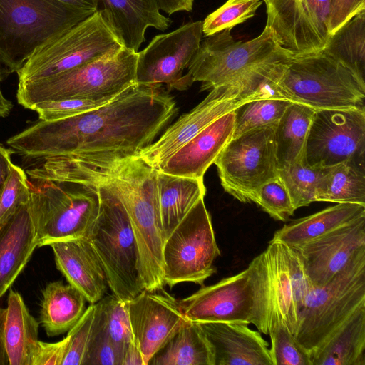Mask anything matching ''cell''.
Listing matches in <instances>:
<instances>
[{"mask_svg":"<svg viewBox=\"0 0 365 365\" xmlns=\"http://www.w3.org/2000/svg\"><path fill=\"white\" fill-rule=\"evenodd\" d=\"M177 110L162 88L135 83L109 102L58 120H39L7 140L19 154L43 162L33 180L96 186L116 165L138 156Z\"/></svg>","mask_w":365,"mask_h":365,"instance_id":"1","label":"cell"},{"mask_svg":"<svg viewBox=\"0 0 365 365\" xmlns=\"http://www.w3.org/2000/svg\"><path fill=\"white\" fill-rule=\"evenodd\" d=\"M156 177L157 170L136 156L116 165L98 182L117 195L128 215L138 248L142 283L148 291L160 290L165 285V238Z\"/></svg>","mask_w":365,"mask_h":365,"instance_id":"2","label":"cell"},{"mask_svg":"<svg viewBox=\"0 0 365 365\" xmlns=\"http://www.w3.org/2000/svg\"><path fill=\"white\" fill-rule=\"evenodd\" d=\"M179 303L190 321L245 322L268 334L273 302L264 251L241 272L202 286Z\"/></svg>","mask_w":365,"mask_h":365,"instance_id":"3","label":"cell"},{"mask_svg":"<svg viewBox=\"0 0 365 365\" xmlns=\"http://www.w3.org/2000/svg\"><path fill=\"white\" fill-rule=\"evenodd\" d=\"M279 98L315 110L365 108V81L322 51L292 56L273 82Z\"/></svg>","mask_w":365,"mask_h":365,"instance_id":"4","label":"cell"},{"mask_svg":"<svg viewBox=\"0 0 365 365\" xmlns=\"http://www.w3.org/2000/svg\"><path fill=\"white\" fill-rule=\"evenodd\" d=\"M96 11L58 0H0V63L17 73L39 48Z\"/></svg>","mask_w":365,"mask_h":365,"instance_id":"5","label":"cell"},{"mask_svg":"<svg viewBox=\"0 0 365 365\" xmlns=\"http://www.w3.org/2000/svg\"><path fill=\"white\" fill-rule=\"evenodd\" d=\"M137 60L138 52L123 47L63 73L19 83L16 98L30 110L47 101L111 100L136 83Z\"/></svg>","mask_w":365,"mask_h":365,"instance_id":"6","label":"cell"},{"mask_svg":"<svg viewBox=\"0 0 365 365\" xmlns=\"http://www.w3.org/2000/svg\"><path fill=\"white\" fill-rule=\"evenodd\" d=\"M270 68V64L266 63L210 89L197 106L180 116L138 156L158 169L170 156L217 118L250 101L274 98L267 85Z\"/></svg>","mask_w":365,"mask_h":365,"instance_id":"7","label":"cell"},{"mask_svg":"<svg viewBox=\"0 0 365 365\" xmlns=\"http://www.w3.org/2000/svg\"><path fill=\"white\" fill-rule=\"evenodd\" d=\"M96 186L100 207L88 237L102 262L113 294L127 302L145 289L136 238L117 195L103 183Z\"/></svg>","mask_w":365,"mask_h":365,"instance_id":"8","label":"cell"},{"mask_svg":"<svg viewBox=\"0 0 365 365\" xmlns=\"http://www.w3.org/2000/svg\"><path fill=\"white\" fill-rule=\"evenodd\" d=\"M29 206L36 223L38 247L88 237L97 218V186L34 180Z\"/></svg>","mask_w":365,"mask_h":365,"instance_id":"9","label":"cell"},{"mask_svg":"<svg viewBox=\"0 0 365 365\" xmlns=\"http://www.w3.org/2000/svg\"><path fill=\"white\" fill-rule=\"evenodd\" d=\"M365 305V247L329 282L312 287L299 313L294 336L309 351Z\"/></svg>","mask_w":365,"mask_h":365,"instance_id":"10","label":"cell"},{"mask_svg":"<svg viewBox=\"0 0 365 365\" xmlns=\"http://www.w3.org/2000/svg\"><path fill=\"white\" fill-rule=\"evenodd\" d=\"M205 37L187 67V75L193 82H202L203 89L227 83L267 62L293 56L278 44L267 25L257 37L247 41H235L229 29Z\"/></svg>","mask_w":365,"mask_h":365,"instance_id":"11","label":"cell"},{"mask_svg":"<svg viewBox=\"0 0 365 365\" xmlns=\"http://www.w3.org/2000/svg\"><path fill=\"white\" fill-rule=\"evenodd\" d=\"M123 47L97 10L36 51L17 72L19 83L63 73Z\"/></svg>","mask_w":365,"mask_h":365,"instance_id":"12","label":"cell"},{"mask_svg":"<svg viewBox=\"0 0 365 365\" xmlns=\"http://www.w3.org/2000/svg\"><path fill=\"white\" fill-rule=\"evenodd\" d=\"M220 255L211 217L201 198L164 241L165 284L170 288L181 282L203 286L216 272L213 262Z\"/></svg>","mask_w":365,"mask_h":365,"instance_id":"13","label":"cell"},{"mask_svg":"<svg viewBox=\"0 0 365 365\" xmlns=\"http://www.w3.org/2000/svg\"><path fill=\"white\" fill-rule=\"evenodd\" d=\"M275 126L255 128L231 138L214 161L225 192L255 202L259 189L277 178Z\"/></svg>","mask_w":365,"mask_h":365,"instance_id":"14","label":"cell"},{"mask_svg":"<svg viewBox=\"0 0 365 365\" xmlns=\"http://www.w3.org/2000/svg\"><path fill=\"white\" fill-rule=\"evenodd\" d=\"M365 158V108L316 110L302 163L324 168Z\"/></svg>","mask_w":365,"mask_h":365,"instance_id":"15","label":"cell"},{"mask_svg":"<svg viewBox=\"0 0 365 365\" xmlns=\"http://www.w3.org/2000/svg\"><path fill=\"white\" fill-rule=\"evenodd\" d=\"M202 21L188 22L157 35L138 52L136 83L168 90L183 91L193 83L183 71L196 53L202 38Z\"/></svg>","mask_w":365,"mask_h":365,"instance_id":"16","label":"cell"},{"mask_svg":"<svg viewBox=\"0 0 365 365\" xmlns=\"http://www.w3.org/2000/svg\"><path fill=\"white\" fill-rule=\"evenodd\" d=\"M267 22L292 56L323 51L330 37L331 0H265Z\"/></svg>","mask_w":365,"mask_h":365,"instance_id":"17","label":"cell"},{"mask_svg":"<svg viewBox=\"0 0 365 365\" xmlns=\"http://www.w3.org/2000/svg\"><path fill=\"white\" fill-rule=\"evenodd\" d=\"M144 289L126 302L133 341L144 365L189 321L179 301L168 294Z\"/></svg>","mask_w":365,"mask_h":365,"instance_id":"18","label":"cell"},{"mask_svg":"<svg viewBox=\"0 0 365 365\" xmlns=\"http://www.w3.org/2000/svg\"><path fill=\"white\" fill-rule=\"evenodd\" d=\"M365 247V215L302 245L299 254L312 287L324 286Z\"/></svg>","mask_w":365,"mask_h":365,"instance_id":"19","label":"cell"},{"mask_svg":"<svg viewBox=\"0 0 365 365\" xmlns=\"http://www.w3.org/2000/svg\"><path fill=\"white\" fill-rule=\"evenodd\" d=\"M197 322L212 347L215 365H273L268 343L249 324Z\"/></svg>","mask_w":365,"mask_h":365,"instance_id":"20","label":"cell"},{"mask_svg":"<svg viewBox=\"0 0 365 365\" xmlns=\"http://www.w3.org/2000/svg\"><path fill=\"white\" fill-rule=\"evenodd\" d=\"M236 110L217 118L170 156L158 169L165 173L203 178L232 138Z\"/></svg>","mask_w":365,"mask_h":365,"instance_id":"21","label":"cell"},{"mask_svg":"<svg viewBox=\"0 0 365 365\" xmlns=\"http://www.w3.org/2000/svg\"><path fill=\"white\" fill-rule=\"evenodd\" d=\"M57 269L90 304L100 301L108 287L102 262L88 237L51 243Z\"/></svg>","mask_w":365,"mask_h":365,"instance_id":"22","label":"cell"},{"mask_svg":"<svg viewBox=\"0 0 365 365\" xmlns=\"http://www.w3.org/2000/svg\"><path fill=\"white\" fill-rule=\"evenodd\" d=\"M98 10L121 45L138 52L148 27L165 31L173 21L160 13L156 0H97Z\"/></svg>","mask_w":365,"mask_h":365,"instance_id":"23","label":"cell"},{"mask_svg":"<svg viewBox=\"0 0 365 365\" xmlns=\"http://www.w3.org/2000/svg\"><path fill=\"white\" fill-rule=\"evenodd\" d=\"M38 247L36 223L29 202L0 225V299Z\"/></svg>","mask_w":365,"mask_h":365,"instance_id":"24","label":"cell"},{"mask_svg":"<svg viewBox=\"0 0 365 365\" xmlns=\"http://www.w3.org/2000/svg\"><path fill=\"white\" fill-rule=\"evenodd\" d=\"M312 365H365V305L311 351Z\"/></svg>","mask_w":365,"mask_h":365,"instance_id":"25","label":"cell"},{"mask_svg":"<svg viewBox=\"0 0 365 365\" xmlns=\"http://www.w3.org/2000/svg\"><path fill=\"white\" fill-rule=\"evenodd\" d=\"M156 182L165 240L194 205L204 198L206 188L203 178L178 176L158 170Z\"/></svg>","mask_w":365,"mask_h":365,"instance_id":"26","label":"cell"},{"mask_svg":"<svg viewBox=\"0 0 365 365\" xmlns=\"http://www.w3.org/2000/svg\"><path fill=\"white\" fill-rule=\"evenodd\" d=\"M363 215H365L364 205L337 203L284 225L275 232L270 241L289 247L299 246Z\"/></svg>","mask_w":365,"mask_h":365,"instance_id":"27","label":"cell"},{"mask_svg":"<svg viewBox=\"0 0 365 365\" xmlns=\"http://www.w3.org/2000/svg\"><path fill=\"white\" fill-rule=\"evenodd\" d=\"M85 296L61 281L46 285L42 292L39 321L48 336L68 331L86 310Z\"/></svg>","mask_w":365,"mask_h":365,"instance_id":"28","label":"cell"},{"mask_svg":"<svg viewBox=\"0 0 365 365\" xmlns=\"http://www.w3.org/2000/svg\"><path fill=\"white\" fill-rule=\"evenodd\" d=\"M315 202L365 206V158L324 168L317 184Z\"/></svg>","mask_w":365,"mask_h":365,"instance_id":"29","label":"cell"},{"mask_svg":"<svg viewBox=\"0 0 365 365\" xmlns=\"http://www.w3.org/2000/svg\"><path fill=\"white\" fill-rule=\"evenodd\" d=\"M38 322L30 314L19 293L9 292L5 322L6 346L10 365H30L38 341Z\"/></svg>","mask_w":365,"mask_h":365,"instance_id":"30","label":"cell"},{"mask_svg":"<svg viewBox=\"0 0 365 365\" xmlns=\"http://www.w3.org/2000/svg\"><path fill=\"white\" fill-rule=\"evenodd\" d=\"M148 365H215L212 347L197 322L188 321Z\"/></svg>","mask_w":365,"mask_h":365,"instance_id":"31","label":"cell"},{"mask_svg":"<svg viewBox=\"0 0 365 365\" xmlns=\"http://www.w3.org/2000/svg\"><path fill=\"white\" fill-rule=\"evenodd\" d=\"M316 110L292 102L274 128L278 168L302 162L307 136Z\"/></svg>","mask_w":365,"mask_h":365,"instance_id":"32","label":"cell"},{"mask_svg":"<svg viewBox=\"0 0 365 365\" xmlns=\"http://www.w3.org/2000/svg\"><path fill=\"white\" fill-rule=\"evenodd\" d=\"M264 253L272 292V312H279L287 328L294 334L298 323V311L283 244L270 241Z\"/></svg>","mask_w":365,"mask_h":365,"instance_id":"33","label":"cell"},{"mask_svg":"<svg viewBox=\"0 0 365 365\" xmlns=\"http://www.w3.org/2000/svg\"><path fill=\"white\" fill-rule=\"evenodd\" d=\"M322 51L364 79L365 10L333 34Z\"/></svg>","mask_w":365,"mask_h":365,"instance_id":"34","label":"cell"},{"mask_svg":"<svg viewBox=\"0 0 365 365\" xmlns=\"http://www.w3.org/2000/svg\"><path fill=\"white\" fill-rule=\"evenodd\" d=\"M291 103L284 98H264L243 104L236 110L232 138L255 128L276 126Z\"/></svg>","mask_w":365,"mask_h":365,"instance_id":"35","label":"cell"},{"mask_svg":"<svg viewBox=\"0 0 365 365\" xmlns=\"http://www.w3.org/2000/svg\"><path fill=\"white\" fill-rule=\"evenodd\" d=\"M268 334L273 365H312L311 351L297 339L277 312L272 314Z\"/></svg>","mask_w":365,"mask_h":365,"instance_id":"36","label":"cell"},{"mask_svg":"<svg viewBox=\"0 0 365 365\" xmlns=\"http://www.w3.org/2000/svg\"><path fill=\"white\" fill-rule=\"evenodd\" d=\"M324 168L297 162L278 169L277 177L287 188L295 210L315 202L317 184Z\"/></svg>","mask_w":365,"mask_h":365,"instance_id":"37","label":"cell"},{"mask_svg":"<svg viewBox=\"0 0 365 365\" xmlns=\"http://www.w3.org/2000/svg\"><path fill=\"white\" fill-rule=\"evenodd\" d=\"M103 316L107 332L120 357L133 342L127 304L113 294L103 297L97 303Z\"/></svg>","mask_w":365,"mask_h":365,"instance_id":"38","label":"cell"},{"mask_svg":"<svg viewBox=\"0 0 365 365\" xmlns=\"http://www.w3.org/2000/svg\"><path fill=\"white\" fill-rule=\"evenodd\" d=\"M261 0H227L202 21V34L211 36L253 17L262 4Z\"/></svg>","mask_w":365,"mask_h":365,"instance_id":"39","label":"cell"},{"mask_svg":"<svg viewBox=\"0 0 365 365\" xmlns=\"http://www.w3.org/2000/svg\"><path fill=\"white\" fill-rule=\"evenodd\" d=\"M31 185L26 173L21 167L11 165L9 175L0 193V225L12 216L30 199Z\"/></svg>","mask_w":365,"mask_h":365,"instance_id":"40","label":"cell"},{"mask_svg":"<svg viewBox=\"0 0 365 365\" xmlns=\"http://www.w3.org/2000/svg\"><path fill=\"white\" fill-rule=\"evenodd\" d=\"M96 304V316L83 365H120V355L107 332L102 312Z\"/></svg>","mask_w":365,"mask_h":365,"instance_id":"41","label":"cell"},{"mask_svg":"<svg viewBox=\"0 0 365 365\" xmlns=\"http://www.w3.org/2000/svg\"><path fill=\"white\" fill-rule=\"evenodd\" d=\"M255 203L272 218L280 221L287 220L296 210L287 188L278 177L259 189Z\"/></svg>","mask_w":365,"mask_h":365,"instance_id":"42","label":"cell"},{"mask_svg":"<svg viewBox=\"0 0 365 365\" xmlns=\"http://www.w3.org/2000/svg\"><path fill=\"white\" fill-rule=\"evenodd\" d=\"M96 304H91L68 331V344L62 365H83L91 339Z\"/></svg>","mask_w":365,"mask_h":365,"instance_id":"43","label":"cell"},{"mask_svg":"<svg viewBox=\"0 0 365 365\" xmlns=\"http://www.w3.org/2000/svg\"><path fill=\"white\" fill-rule=\"evenodd\" d=\"M110 101H89L75 98L47 101L37 103L32 110L38 113L39 120L52 121L81 114L99 107Z\"/></svg>","mask_w":365,"mask_h":365,"instance_id":"44","label":"cell"},{"mask_svg":"<svg viewBox=\"0 0 365 365\" xmlns=\"http://www.w3.org/2000/svg\"><path fill=\"white\" fill-rule=\"evenodd\" d=\"M283 247L299 317V313L303 307L305 298L312 285L297 252L285 244H283Z\"/></svg>","mask_w":365,"mask_h":365,"instance_id":"45","label":"cell"},{"mask_svg":"<svg viewBox=\"0 0 365 365\" xmlns=\"http://www.w3.org/2000/svg\"><path fill=\"white\" fill-rule=\"evenodd\" d=\"M68 344V336L55 343L38 340L31 352L30 365H62Z\"/></svg>","mask_w":365,"mask_h":365,"instance_id":"46","label":"cell"},{"mask_svg":"<svg viewBox=\"0 0 365 365\" xmlns=\"http://www.w3.org/2000/svg\"><path fill=\"white\" fill-rule=\"evenodd\" d=\"M364 10L365 0H331L329 19L330 36Z\"/></svg>","mask_w":365,"mask_h":365,"instance_id":"47","label":"cell"},{"mask_svg":"<svg viewBox=\"0 0 365 365\" xmlns=\"http://www.w3.org/2000/svg\"><path fill=\"white\" fill-rule=\"evenodd\" d=\"M160 10L168 15L178 11H191L194 0H156Z\"/></svg>","mask_w":365,"mask_h":365,"instance_id":"48","label":"cell"},{"mask_svg":"<svg viewBox=\"0 0 365 365\" xmlns=\"http://www.w3.org/2000/svg\"><path fill=\"white\" fill-rule=\"evenodd\" d=\"M14 151L0 145V193L9 175L11 165V155Z\"/></svg>","mask_w":365,"mask_h":365,"instance_id":"49","label":"cell"},{"mask_svg":"<svg viewBox=\"0 0 365 365\" xmlns=\"http://www.w3.org/2000/svg\"><path fill=\"white\" fill-rule=\"evenodd\" d=\"M6 317V308H0V365H10L5 339Z\"/></svg>","mask_w":365,"mask_h":365,"instance_id":"50","label":"cell"},{"mask_svg":"<svg viewBox=\"0 0 365 365\" xmlns=\"http://www.w3.org/2000/svg\"><path fill=\"white\" fill-rule=\"evenodd\" d=\"M121 365H144L142 354L134 341L125 351Z\"/></svg>","mask_w":365,"mask_h":365,"instance_id":"51","label":"cell"},{"mask_svg":"<svg viewBox=\"0 0 365 365\" xmlns=\"http://www.w3.org/2000/svg\"><path fill=\"white\" fill-rule=\"evenodd\" d=\"M75 8L96 11L98 10L97 0H58Z\"/></svg>","mask_w":365,"mask_h":365,"instance_id":"52","label":"cell"},{"mask_svg":"<svg viewBox=\"0 0 365 365\" xmlns=\"http://www.w3.org/2000/svg\"><path fill=\"white\" fill-rule=\"evenodd\" d=\"M4 78V71L0 63V117L5 118L9 115L12 108V103L6 99L1 91V83Z\"/></svg>","mask_w":365,"mask_h":365,"instance_id":"53","label":"cell"},{"mask_svg":"<svg viewBox=\"0 0 365 365\" xmlns=\"http://www.w3.org/2000/svg\"><path fill=\"white\" fill-rule=\"evenodd\" d=\"M263 1H264L265 0H263Z\"/></svg>","mask_w":365,"mask_h":365,"instance_id":"54","label":"cell"}]
</instances>
